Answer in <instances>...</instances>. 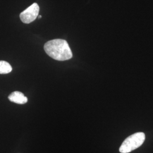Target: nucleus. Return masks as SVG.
Here are the masks:
<instances>
[{
    "instance_id": "obj_1",
    "label": "nucleus",
    "mask_w": 153,
    "mask_h": 153,
    "mask_svg": "<svg viewBox=\"0 0 153 153\" xmlns=\"http://www.w3.org/2000/svg\"><path fill=\"white\" fill-rule=\"evenodd\" d=\"M45 52L57 61L68 60L73 57L71 49L65 40L57 39L48 41L44 46Z\"/></svg>"
},
{
    "instance_id": "obj_2",
    "label": "nucleus",
    "mask_w": 153,
    "mask_h": 153,
    "mask_svg": "<svg viewBox=\"0 0 153 153\" xmlns=\"http://www.w3.org/2000/svg\"><path fill=\"white\" fill-rule=\"evenodd\" d=\"M145 140V134L143 132H137L127 137L121 144L119 152L128 153L140 147Z\"/></svg>"
},
{
    "instance_id": "obj_3",
    "label": "nucleus",
    "mask_w": 153,
    "mask_h": 153,
    "mask_svg": "<svg viewBox=\"0 0 153 153\" xmlns=\"http://www.w3.org/2000/svg\"><path fill=\"white\" fill-rule=\"evenodd\" d=\"M39 6L38 4L34 3L27 9L20 14V18L22 22L28 24L33 22L38 17L39 13Z\"/></svg>"
},
{
    "instance_id": "obj_4",
    "label": "nucleus",
    "mask_w": 153,
    "mask_h": 153,
    "mask_svg": "<svg viewBox=\"0 0 153 153\" xmlns=\"http://www.w3.org/2000/svg\"><path fill=\"white\" fill-rule=\"evenodd\" d=\"M9 100L16 104H23L27 102V98L19 91H14L11 93L8 97Z\"/></svg>"
},
{
    "instance_id": "obj_5",
    "label": "nucleus",
    "mask_w": 153,
    "mask_h": 153,
    "mask_svg": "<svg viewBox=\"0 0 153 153\" xmlns=\"http://www.w3.org/2000/svg\"><path fill=\"white\" fill-rule=\"evenodd\" d=\"M12 71V67L9 63L5 61H0V74H8Z\"/></svg>"
},
{
    "instance_id": "obj_6",
    "label": "nucleus",
    "mask_w": 153,
    "mask_h": 153,
    "mask_svg": "<svg viewBox=\"0 0 153 153\" xmlns=\"http://www.w3.org/2000/svg\"><path fill=\"white\" fill-rule=\"evenodd\" d=\"M38 16V18L39 19H40V18H42V16Z\"/></svg>"
}]
</instances>
